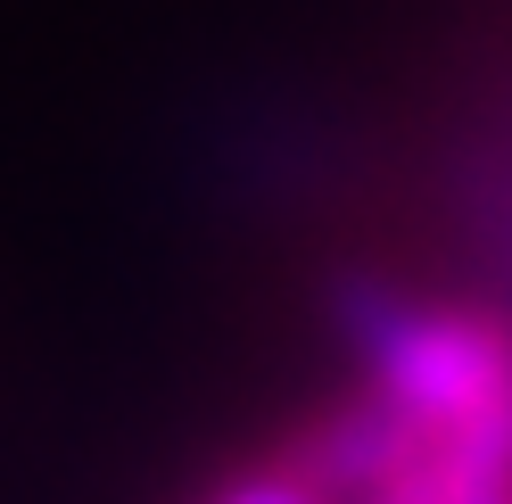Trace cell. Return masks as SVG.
I'll return each mask as SVG.
<instances>
[{"instance_id": "obj_1", "label": "cell", "mask_w": 512, "mask_h": 504, "mask_svg": "<svg viewBox=\"0 0 512 504\" xmlns=\"http://www.w3.org/2000/svg\"><path fill=\"white\" fill-rule=\"evenodd\" d=\"M199 504H331V496L314 488L281 447H265V455H248L232 471H215V480L199 488Z\"/></svg>"}]
</instances>
